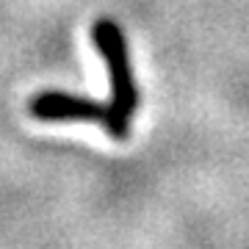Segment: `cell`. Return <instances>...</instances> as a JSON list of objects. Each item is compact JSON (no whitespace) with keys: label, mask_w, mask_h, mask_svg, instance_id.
<instances>
[{"label":"cell","mask_w":249,"mask_h":249,"mask_svg":"<svg viewBox=\"0 0 249 249\" xmlns=\"http://www.w3.org/2000/svg\"><path fill=\"white\" fill-rule=\"evenodd\" d=\"M91 42L97 47L108 64V75H111V108L119 116L122 124H130L136 106H139V89L130 70V58H127V42H124L122 28L114 19H97L91 25Z\"/></svg>","instance_id":"obj_1"},{"label":"cell","mask_w":249,"mask_h":249,"mask_svg":"<svg viewBox=\"0 0 249 249\" xmlns=\"http://www.w3.org/2000/svg\"><path fill=\"white\" fill-rule=\"evenodd\" d=\"M28 111L42 119V122H61V119H83V122H94L106 130L111 139L124 142L130 133V124H122L119 116L114 114L111 106H103L100 100L89 97H75V94H64V91H42L31 100Z\"/></svg>","instance_id":"obj_2"}]
</instances>
